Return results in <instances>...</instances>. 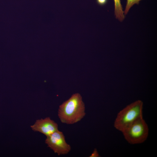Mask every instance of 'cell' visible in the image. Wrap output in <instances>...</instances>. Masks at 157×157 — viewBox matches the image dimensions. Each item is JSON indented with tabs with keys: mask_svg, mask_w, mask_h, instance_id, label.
Masks as SVG:
<instances>
[{
	"mask_svg": "<svg viewBox=\"0 0 157 157\" xmlns=\"http://www.w3.org/2000/svg\"><path fill=\"white\" fill-rule=\"evenodd\" d=\"M86 114L85 106L82 97L78 93L73 94L59 107L58 115L61 122L72 124L81 121Z\"/></svg>",
	"mask_w": 157,
	"mask_h": 157,
	"instance_id": "cell-1",
	"label": "cell"
},
{
	"mask_svg": "<svg viewBox=\"0 0 157 157\" xmlns=\"http://www.w3.org/2000/svg\"><path fill=\"white\" fill-rule=\"evenodd\" d=\"M143 102L138 100L121 110L115 120V128L122 132L135 122L143 118Z\"/></svg>",
	"mask_w": 157,
	"mask_h": 157,
	"instance_id": "cell-2",
	"label": "cell"
},
{
	"mask_svg": "<svg viewBox=\"0 0 157 157\" xmlns=\"http://www.w3.org/2000/svg\"><path fill=\"white\" fill-rule=\"evenodd\" d=\"M149 132L148 125L142 118L134 122L122 133L128 143L137 144L142 143L147 139Z\"/></svg>",
	"mask_w": 157,
	"mask_h": 157,
	"instance_id": "cell-3",
	"label": "cell"
},
{
	"mask_svg": "<svg viewBox=\"0 0 157 157\" xmlns=\"http://www.w3.org/2000/svg\"><path fill=\"white\" fill-rule=\"evenodd\" d=\"M45 143L58 155L67 154L71 150V147L66 141L63 133L58 130L47 137Z\"/></svg>",
	"mask_w": 157,
	"mask_h": 157,
	"instance_id": "cell-4",
	"label": "cell"
},
{
	"mask_svg": "<svg viewBox=\"0 0 157 157\" xmlns=\"http://www.w3.org/2000/svg\"><path fill=\"white\" fill-rule=\"evenodd\" d=\"M31 127L33 131L41 133L46 137L58 130V124L49 117L37 120Z\"/></svg>",
	"mask_w": 157,
	"mask_h": 157,
	"instance_id": "cell-5",
	"label": "cell"
},
{
	"mask_svg": "<svg viewBox=\"0 0 157 157\" xmlns=\"http://www.w3.org/2000/svg\"><path fill=\"white\" fill-rule=\"evenodd\" d=\"M114 2V13L115 18L120 22H122L125 18L124 11L121 0H113Z\"/></svg>",
	"mask_w": 157,
	"mask_h": 157,
	"instance_id": "cell-6",
	"label": "cell"
},
{
	"mask_svg": "<svg viewBox=\"0 0 157 157\" xmlns=\"http://www.w3.org/2000/svg\"><path fill=\"white\" fill-rule=\"evenodd\" d=\"M142 0H126L124 13L125 15L129 12L131 8L135 4H138Z\"/></svg>",
	"mask_w": 157,
	"mask_h": 157,
	"instance_id": "cell-7",
	"label": "cell"
},
{
	"mask_svg": "<svg viewBox=\"0 0 157 157\" xmlns=\"http://www.w3.org/2000/svg\"><path fill=\"white\" fill-rule=\"evenodd\" d=\"M99 155L98 152V151L96 149H94L93 151L90 156V157H99Z\"/></svg>",
	"mask_w": 157,
	"mask_h": 157,
	"instance_id": "cell-8",
	"label": "cell"
},
{
	"mask_svg": "<svg viewBox=\"0 0 157 157\" xmlns=\"http://www.w3.org/2000/svg\"><path fill=\"white\" fill-rule=\"evenodd\" d=\"M97 3L100 6H103L107 3L108 0H96Z\"/></svg>",
	"mask_w": 157,
	"mask_h": 157,
	"instance_id": "cell-9",
	"label": "cell"
}]
</instances>
